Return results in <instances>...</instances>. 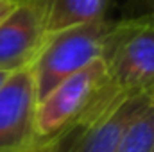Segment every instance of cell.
<instances>
[{
  "instance_id": "cell-1",
  "label": "cell",
  "mask_w": 154,
  "mask_h": 152,
  "mask_svg": "<svg viewBox=\"0 0 154 152\" xmlns=\"http://www.w3.org/2000/svg\"><path fill=\"white\" fill-rule=\"evenodd\" d=\"M106 59V79L91 97L97 108H109L125 97L149 93L154 84V14L116 20Z\"/></svg>"
},
{
  "instance_id": "cell-2",
  "label": "cell",
  "mask_w": 154,
  "mask_h": 152,
  "mask_svg": "<svg viewBox=\"0 0 154 152\" xmlns=\"http://www.w3.org/2000/svg\"><path fill=\"white\" fill-rule=\"evenodd\" d=\"M115 25L116 20L102 18L50 34L32 63L38 100L93 59L104 57Z\"/></svg>"
},
{
  "instance_id": "cell-3",
  "label": "cell",
  "mask_w": 154,
  "mask_h": 152,
  "mask_svg": "<svg viewBox=\"0 0 154 152\" xmlns=\"http://www.w3.org/2000/svg\"><path fill=\"white\" fill-rule=\"evenodd\" d=\"M106 79V59L97 57L82 70L66 77L47 97L38 100L34 118V147H39L68 127ZM31 149V150H32Z\"/></svg>"
},
{
  "instance_id": "cell-4",
  "label": "cell",
  "mask_w": 154,
  "mask_h": 152,
  "mask_svg": "<svg viewBox=\"0 0 154 152\" xmlns=\"http://www.w3.org/2000/svg\"><path fill=\"white\" fill-rule=\"evenodd\" d=\"M38 90L32 65L20 68L0 86V152H29L34 145Z\"/></svg>"
},
{
  "instance_id": "cell-5",
  "label": "cell",
  "mask_w": 154,
  "mask_h": 152,
  "mask_svg": "<svg viewBox=\"0 0 154 152\" xmlns=\"http://www.w3.org/2000/svg\"><path fill=\"white\" fill-rule=\"evenodd\" d=\"M48 38L43 0H18L0 22V70L31 66Z\"/></svg>"
},
{
  "instance_id": "cell-6",
  "label": "cell",
  "mask_w": 154,
  "mask_h": 152,
  "mask_svg": "<svg viewBox=\"0 0 154 152\" xmlns=\"http://www.w3.org/2000/svg\"><path fill=\"white\" fill-rule=\"evenodd\" d=\"M147 93L127 97L100 114L86 127L63 138H56L45 145L34 147L38 152H116L120 138L136 111L145 104Z\"/></svg>"
},
{
  "instance_id": "cell-7",
  "label": "cell",
  "mask_w": 154,
  "mask_h": 152,
  "mask_svg": "<svg viewBox=\"0 0 154 152\" xmlns=\"http://www.w3.org/2000/svg\"><path fill=\"white\" fill-rule=\"evenodd\" d=\"M113 0H43L47 34L108 18Z\"/></svg>"
},
{
  "instance_id": "cell-8",
  "label": "cell",
  "mask_w": 154,
  "mask_h": 152,
  "mask_svg": "<svg viewBox=\"0 0 154 152\" xmlns=\"http://www.w3.org/2000/svg\"><path fill=\"white\" fill-rule=\"evenodd\" d=\"M154 149V114L149 106V95L145 104L127 123L116 152H152Z\"/></svg>"
},
{
  "instance_id": "cell-9",
  "label": "cell",
  "mask_w": 154,
  "mask_h": 152,
  "mask_svg": "<svg viewBox=\"0 0 154 152\" xmlns=\"http://www.w3.org/2000/svg\"><path fill=\"white\" fill-rule=\"evenodd\" d=\"M142 4L145 5V13H152L154 14V0H142Z\"/></svg>"
},
{
  "instance_id": "cell-10",
  "label": "cell",
  "mask_w": 154,
  "mask_h": 152,
  "mask_svg": "<svg viewBox=\"0 0 154 152\" xmlns=\"http://www.w3.org/2000/svg\"><path fill=\"white\" fill-rule=\"evenodd\" d=\"M149 106H151V109H152V114H154V84L151 86V90H149ZM152 152H154V149H152Z\"/></svg>"
},
{
  "instance_id": "cell-11",
  "label": "cell",
  "mask_w": 154,
  "mask_h": 152,
  "mask_svg": "<svg viewBox=\"0 0 154 152\" xmlns=\"http://www.w3.org/2000/svg\"><path fill=\"white\" fill-rule=\"evenodd\" d=\"M9 77V72H4V70H0V86L5 82V79Z\"/></svg>"
},
{
  "instance_id": "cell-12",
  "label": "cell",
  "mask_w": 154,
  "mask_h": 152,
  "mask_svg": "<svg viewBox=\"0 0 154 152\" xmlns=\"http://www.w3.org/2000/svg\"><path fill=\"white\" fill-rule=\"evenodd\" d=\"M7 2H9V0H0V7H2V5H5Z\"/></svg>"
},
{
  "instance_id": "cell-13",
  "label": "cell",
  "mask_w": 154,
  "mask_h": 152,
  "mask_svg": "<svg viewBox=\"0 0 154 152\" xmlns=\"http://www.w3.org/2000/svg\"><path fill=\"white\" fill-rule=\"evenodd\" d=\"M9 2H18V0H9Z\"/></svg>"
},
{
  "instance_id": "cell-14",
  "label": "cell",
  "mask_w": 154,
  "mask_h": 152,
  "mask_svg": "<svg viewBox=\"0 0 154 152\" xmlns=\"http://www.w3.org/2000/svg\"><path fill=\"white\" fill-rule=\"evenodd\" d=\"M29 152H38V150H29Z\"/></svg>"
}]
</instances>
